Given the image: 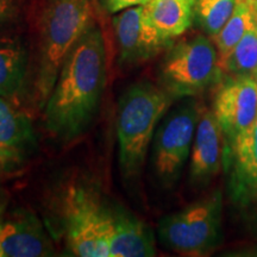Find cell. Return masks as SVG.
I'll use <instances>...</instances> for the list:
<instances>
[{"mask_svg": "<svg viewBox=\"0 0 257 257\" xmlns=\"http://www.w3.org/2000/svg\"><path fill=\"white\" fill-rule=\"evenodd\" d=\"M252 22L253 11L249 3L245 0H237L236 8L229 21L216 36L211 37L212 42L216 46L220 67L251 27Z\"/></svg>", "mask_w": 257, "mask_h": 257, "instance_id": "17", "label": "cell"}, {"mask_svg": "<svg viewBox=\"0 0 257 257\" xmlns=\"http://www.w3.org/2000/svg\"><path fill=\"white\" fill-rule=\"evenodd\" d=\"M180 100L163 115L152 141V169L156 181L165 188L173 187L181 176L200 117L201 104L194 96Z\"/></svg>", "mask_w": 257, "mask_h": 257, "instance_id": "6", "label": "cell"}, {"mask_svg": "<svg viewBox=\"0 0 257 257\" xmlns=\"http://www.w3.org/2000/svg\"><path fill=\"white\" fill-rule=\"evenodd\" d=\"M110 213V257H152L156 255V240L152 227L121 206H108Z\"/></svg>", "mask_w": 257, "mask_h": 257, "instance_id": "14", "label": "cell"}, {"mask_svg": "<svg viewBox=\"0 0 257 257\" xmlns=\"http://www.w3.org/2000/svg\"><path fill=\"white\" fill-rule=\"evenodd\" d=\"M223 166L229 172V194L240 207L257 205V120L251 130L224 150Z\"/></svg>", "mask_w": 257, "mask_h": 257, "instance_id": "12", "label": "cell"}, {"mask_svg": "<svg viewBox=\"0 0 257 257\" xmlns=\"http://www.w3.org/2000/svg\"><path fill=\"white\" fill-rule=\"evenodd\" d=\"M157 85L170 98L195 96L224 78L216 46L204 35L172 44L157 68Z\"/></svg>", "mask_w": 257, "mask_h": 257, "instance_id": "4", "label": "cell"}, {"mask_svg": "<svg viewBox=\"0 0 257 257\" xmlns=\"http://www.w3.org/2000/svg\"><path fill=\"white\" fill-rule=\"evenodd\" d=\"M237 0H195L194 21L210 37L216 36L226 24Z\"/></svg>", "mask_w": 257, "mask_h": 257, "instance_id": "19", "label": "cell"}, {"mask_svg": "<svg viewBox=\"0 0 257 257\" xmlns=\"http://www.w3.org/2000/svg\"><path fill=\"white\" fill-rule=\"evenodd\" d=\"M195 0H150L146 14L166 40L173 41L187 31L194 21Z\"/></svg>", "mask_w": 257, "mask_h": 257, "instance_id": "16", "label": "cell"}, {"mask_svg": "<svg viewBox=\"0 0 257 257\" xmlns=\"http://www.w3.org/2000/svg\"><path fill=\"white\" fill-rule=\"evenodd\" d=\"M106 83V48L94 22L64 59L44 105V124L51 136L70 142L94 120Z\"/></svg>", "mask_w": 257, "mask_h": 257, "instance_id": "1", "label": "cell"}, {"mask_svg": "<svg viewBox=\"0 0 257 257\" xmlns=\"http://www.w3.org/2000/svg\"><path fill=\"white\" fill-rule=\"evenodd\" d=\"M93 17V0H38L29 74L31 101L37 110L44 107L64 59Z\"/></svg>", "mask_w": 257, "mask_h": 257, "instance_id": "2", "label": "cell"}, {"mask_svg": "<svg viewBox=\"0 0 257 257\" xmlns=\"http://www.w3.org/2000/svg\"><path fill=\"white\" fill-rule=\"evenodd\" d=\"M212 111L223 133L224 150L231 149L248 134L257 120V82L255 78L224 76L218 83Z\"/></svg>", "mask_w": 257, "mask_h": 257, "instance_id": "8", "label": "cell"}, {"mask_svg": "<svg viewBox=\"0 0 257 257\" xmlns=\"http://www.w3.org/2000/svg\"><path fill=\"white\" fill-rule=\"evenodd\" d=\"M66 243L74 256L110 257V213L98 195L83 186H73L63 201Z\"/></svg>", "mask_w": 257, "mask_h": 257, "instance_id": "7", "label": "cell"}, {"mask_svg": "<svg viewBox=\"0 0 257 257\" xmlns=\"http://www.w3.org/2000/svg\"><path fill=\"white\" fill-rule=\"evenodd\" d=\"M245 2H248L250 6H251L253 14L257 15V0H245Z\"/></svg>", "mask_w": 257, "mask_h": 257, "instance_id": "23", "label": "cell"}, {"mask_svg": "<svg viewBox=\"0 0 257 257\" xmlns=\"http://www.w3.org/2000/svg\"><path fill=\"white\" fill-rule=\"evenodd\" d=\"M150 0H100L102 8L111 15H117L134 6L146 5Z\"/></svg>", "mask_w": 257, "mask_h": 257, "instance_id": "21", "label": "cell"}, {"mask_svg": "<svg viewBox=\"0 0 257 257\" xmlns=\"http://www.w3.org/2000/svg\"><path fill=\"white\" fill-rule=\"evenodd\" d=\"M189 157V180L194 187L207 185L223 165V133L213 111L204 105H201Z\"/></svg>", "mask_w": 257, "mask_h": 257, "instance_id": "13", "label": "cell"}, {"mask_svg": "<svg viewBox=\"0 0 257 257\" xmlns=\"http://www.w3.org/2000/svg\"><path fill=\"white\" fill-rule=\"evenodd\" d=\"M173 99L159 85L141 80L123 92L117 108L118 160L123 179L140 178L148 150Z\"/></svg>", "mask_w": 257, "mask_h": 257, "instance_id": "3", "label": "cell"}, {"mask_svg": "<svg viewBox=\"0 0 257 257\" xmlns=\"http://www.w3.org/2000/svg\"><path fill=\"white\" fill-rule=\"evenodd\" d=\"M4 221H5V205L0 201V238H2ZM0 257H4V253H3V250H2V244H0Z\"/></svg>", "mask_w": 257, "mask_h": 257, "instance_id": "22", "label": "cell"}, {"mask_svg": "<svg viewBox=\"0 0 257 257\" xmlns=\"http://www.w3.org/2000/svg\"><path fill=\"white\" fill-rule=\"evenodd\" d=\"M23 0H0V31L16 29L23 15Z\"/></svg>", "mask_w": 257, "mask_h": 257, "instance_id": "20", "label": "cell"}, {"mask_svg": "<svg viewBox=\"0 0 257 257\" xmlns=\"http://www.w3.org/2000/svg\"><path fill=\"white\" fill-rule=\"evenodd\" d=\"M223 195L219 189L184 210L163 217L157 234L166 249L200 256L211 252L223 240Z\"/></svg>", "mask_w": 257, "mask_h": 257, "instance_id": "5", "label": "cell"}, {"mask_svg": "<svg viewBox=\"0 0 257 257\" xmlns=\"http://www.w3.org/2000/svg\"><path fill=\"white\" fill-rule=\"evenodd\" d=\"M37 150V137L30 117L0 96V167L11 173L22 168Z\"/></svg>", "mask_w": 257, "mask_h": 257, "instance_id": "10", "label": "cell"}, {"mask_svg": "<svg viewBox=\"0 0 257 257\" xmlns=\"http://www.w3.org/2000/svg\"><path fill=\"white\" fill-rule=\"evenodd\" d=\"M31 53L16 31H0V96L15 102L27 91Z\"/></svg>", "mask_w": 257, "mask_h": 257, "instance_id": "15", "label": "cell"}, {"mask_svg": "<svg viewBox=\"0 0 257 257\" xmlns=\"http://www.w3.org/2000/svg\"><path fill=\"white\" fill-rule=\"evenodd\" d=\"M117 40L119 63L133 67L149 61L172 46L146 14L144 6H134L119 12L112 21Z\"/></svg>", "mask_w": 257, "mask_h": 257, "instance_id": "9", "label": "cell"}, {"mask_svg": "<svg viewBox=\"0 0 257 257\" xmlns=\"http://www.w3.org/2000/svg\"><path fill=\"white\" fill-rule=\"evenodd\" d=\"M2 250L5 257H47L55 255L53 242L37 214L18 207L5 217Z\"/></svg>", "mask_w": 257, "mask_h": 257, "instance_id": "11", "label": "cell"}, {"mask_svg": "<svg viewBox=\"0 0 257 257\" xmlns=\"http://www.w3.org/2000/svg\"><path fill=\"white\" fill-rule=\"evenodd\" d=\"M255 80H256V82H257V74L255 75Z\"/></svg>", "mask_w": 257, "mask_h": 257, "instance_id": "24", "label": "cell"}, {"mask_svg": "<svg viewBox=\"0 0 257 257\" xmlns=\"http://www.w3.org/2000/svg\"><path fill=\"white\" fill-rule=\"evenodd\" d=\"M221 69L224 76L255 78L257 74V15L253 14L251 27L221 64Z\"/></svg>", "mask_w": 257, "mask_h": 257, "instance_id": "18", "label": "cell"}]
</instances>
